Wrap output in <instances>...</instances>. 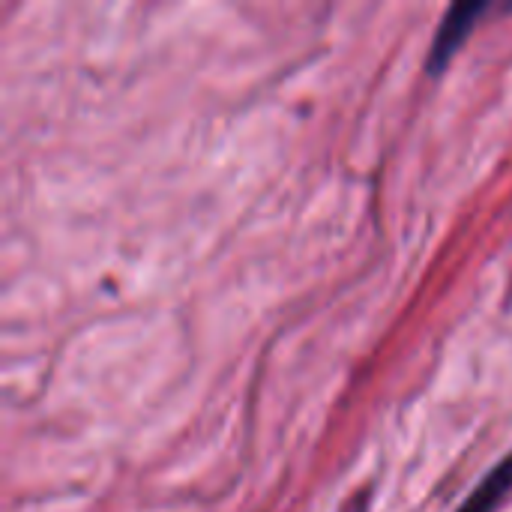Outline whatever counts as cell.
<instances>
[{
  "label": "cell",
  "instance_id": "1",
  "mask_svg": "<svg viewBox=\"0 0 512 512\" xmlns=\"http://www.w3.org/2000/svg\"><path fill=\"white\" fill-rule=\"evenodd\" d=\"M489 12V3L486 0H471V3H453L441 24H438V33L429 45V75H441L447 69V63L453 60V54L465 45V39L471 36V30L477 27V21Z\"/></svg>",
  "mask_w": 512,
  "mask_h": 512
},
{
  "label": "cell",
  "instance_id": "2",
  "mask_svg": "<svg viewBox=\"0 0 512 512\" xmlns=\"http://www.w3.org/2000/svg\"><path fill=\"white\" fill-rule=\"evenodd\" d=\"M512 492V453L504 459V462H498L486 477H483V483L471 492V498L459 507V512H495L501 504H504V498Z\"/></svg>",
  "mask_w": 512,
  "mask_h": 512
}]
</instances>
